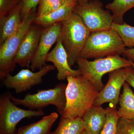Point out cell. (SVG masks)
<instances>
[{
	"mask_svg": "<svg viewBox=\"0 0 134 134\" xmlns=\"http://www.w3.org/2000/svg\"><path fill=\"white\" fill-rule=\"evenodd\" d=\"M106 110V120L99 134H116L120 119L116 106L109 104Z\"/></svg>",
	"mask_w": 134,
	"mask_h": 134,
	"instance_id": "44dd1931",
	"label": "cell"
},
{
	"mask_svg": "<svg viewBox=\"0 0 134 134\" xmlns=\"http://www.w3.org/2000/svg\"><path fill=\"white\" fill-rule=\"evenodd\" d=\"M60 2L62 3L63 5L66 4L67 3L71 2H77V0H60Z\"/></svg>",
	"mask_w": 134,
	"mask_h": 134,
	"instance_id": "f1b7e54d",
	"label": "cell"
},
{
	"mask_svg": "<svg viewBox=\"0 0 134 134\" xmlns=\"http://www.w3.org/2000/svg\"><path fill=\"white\" fill-rule=\"evenodd\" d=\"M67 84L60 83L53 89L40 90L33 94H28L23 98H16L10 95L12 102L16 105L30 110H41L50 105L55 106L61 115L66 105L65 91Z\"/></svg>",
	"mask_w": 134,
	"mask_h": 134,
	"instance_id": "8992f818",
	"label": "cell"
},
{
	"mask_svg": "<svg viewBox=\"0 0 134 134\" xmlns=\"http://www.w3.org/2000/svg\"><path fill=\"white\" fill-rule=\"evenodd\" d=\"M125 47L119 34L111 28L91 32L79 58L88 59L120 55Z\"/></svg>",
	"mask_w": 134,
	"mask_h": 134,
	"instance_id": "7a4b0ae2",
	"label": "cell"
},
{
	"mask_svg": "<svg viewBox=\"0 0 134 134\" xmlns=\"http://www.w3.org/2000/svg\"><path fill=\"white\" fill-rule=\"evenodd\" d=\"M62 5L60 0H41L38 7L37 16L48 14L59 8Z\"/></svg>",
	"mask_w": 134,
	"mask_h": 134,
	"instance_id": "603a6c76",
	"label": "cell"
},
{
	"mask_svg": "<svg viewBox=\"0 0 134 134\" xmlns=\"http://www.w3.org/2000/svg\"><path fill=\"white\" fill-rule=\"evenodd\" d=\"M58 116L57 113H51L38 121L21 127L15 134H50L51 128Z\"/></svg>",
	"mask_w": 134,
	"mask_h": 134,
	"instance_id": "e0dca14e",
	"label": "cell"
},
{
	"mask_svg": "<svg viewBox=\"0 0 134 134\" xmlns=\"http://www.w3.org/2000/svg\"><path fill=\"white\" fill-rule=\"evenodd\" d=\"M7 93L0 98V134H15L16 127L25 118L40 117L44 115L42 110H26L18 107Z\"/></svg>",
	"mask_w": 134,
	"mask_h": 134,
	"instance_id": "ba28073f",
	"label": "cell"
},
{
	"mask_svg": "<svg viewBox=\"0 0 134 134\" xmlns=\"http://www.w3.org/2000/svg\"><path fill=\"white\" fill-rule=\"evenodd\" d=\"M91 33L81 17L75 12L61 23L60 36L70 66L76 63Z\"/></svg>",
	"mask_w": 134,
	"mask_h": 134,
	"instance_id": "3957f363",
	"label": "cell"
},
{
	"mask_svg": "<svg viewBox=\"0 0 134 134\" xmlns=\"http://www.w3.org/2000/svg\"><path fill=\"white\" fill-rule=\"evenodd\" d=\"M74 12L81 17L91 33L111 29L114 23L110 10L103 8L99 0L76 5Z\"/></svg>",
	"mask_w": 134,
	"mask_h": 134,
	"instance_id": "52a82bcc",
	"label": "cell"
},
{
	"mask_svg": "<svg viewBox=\"0 0 134 134\" xmlns=\"http://www.w3.org/2000/svg\"><path fill=\"white\" fill-rule=\"evenodd\" d=\"M41 0H22L23 5L21 12L22 19L30 14L36 13L37 6Z\"/></svg>",
	"mask_w": 134,
	"mask_h": 134,
	"instance_id": "d4e9b609",
	"label": "cell"
},
{
	"mask_svg": "<svg viewBox=\"0 0 134 134\" xmlns=\"http://www.w3.org/2000/svg\"><path fill=\"white\" fill-rule=\"evenodd\" d=\"M119 103L118 113L120 118L134 120V93L126 82L123 85Z\"/></svg>",
	"mask_w": 134,
	"mask_h": 134,
	"instance_id": "ac0fdd59",
	"label": "cell"
},
{
	"mask_svg": "<svg viewBox=\"0 0 134 134\" xmlns=\"http://www.w3.org/2000/svg\"><path fill=\"white\" fill-rule=\"evenodd\" d=\"M131 61V63H132V67L134 68V63L132 62L131 61Z\"/></svg>",
	"mask_w": 134,
	"mask_h": 134,
	"instance_id": "1f68e13d",
	"label": "cell"
},
{
	"mask_svg": "<svg viewBox=\"0 0 134 134\" xmlns=\"http://www.w3.org/2000/svg\"><path fill=\"white\" fill-rule=\"evenodd\" d=\"M134 7V0H113L105 8L112 13L114 23L122 24L124 23L123 16L128 10Z\"/></svg>",
	"mask_w": 134,
	"mask_h": 134,
	"instance_id": "ffe728a7",
	"label": "cell"
},
{
	"mask_svg": "<svg viewBox=\"0 0 134 134\" xmlns=\"http://www.w3.org/2000/svg\"><path fill=\"white\" fill-rule=\"evenodd\" d=\"M111 28L119 34L126 47H134V26L125 23L122 24L113 23Z\"/></svg>",
	"mask_w": 134,
	"mask_h": 134,
	"instance_id": "7402d4cb",
	"label": "cell"
},
{
	"mask_svg": "<svg viewBox=\"0 0 134 134\" xmlns=\"http://www.w3.org/2000/svg\"><path fill=\"white\" fill-rule=\"evenodd\" d=\"M55 68L54 65L46 64L37 72L22 69L15 75H8L4 79L3 84L8 88L14 89L16 93H21L41 84L43 77Z\"/></svg>",
	"mask_w": 134,
	"mask_h": 134,
	"instance_id": "30bf717a",
	"label": "cell"
},
{
	"mask_svg": "<svg viewBox=\"0 0 134 134\" xmlns=\"http://www.w3.org/2000/svg\"><path fill=\"white\" fill-rule=\"evenodd\" d=\"M37 14L32 13L23 19L18 30L8 38L0 46V77L5 79L16 65L15 59L23 40L31 26Z\"/></svg>",
	"mask_w": 134,
	"mask_h": 134,
	"instance_id": "5b68a950",
	"label": "cell"
},
{
	"mask_svg": "<svg viewBox=\"0 0 134 134\" xmlns=\"http://www.w3.org/2000/svg\"><path fill=\"white\" fill-rule=\"evenodd\" d=\"M22 1L5 16L0 18V45L18 30L21 24Z\"/></svg>",
	"mask_w": 134,
	"mask_h": 134,
	"instance_id": "5bb4252c",
	"label": "cell"
},
{
	"mask_svg": "<svg viewBox=\"0 0 134 134\" xmlns=\"http://www.w3.org/2000/svg\"><path fill=\"white\" fill-rule=\"evenodd\" d=\"M65 91L66 105L61 116L82 118L93 105L99 91L81 75L69 76Z\"/></svg>",
	"mask_w": 134,
	"mask_h": 134,
	"instance_id": "6da1fadb",
	"label": "cell"
},
{
	"mask_svg": "<svg viewBox=\"0 0 134 134\" xmlns=\"http://www.w3.org/2000/svg\"><path fill=\"white\" fill-rule=\"evenodd\" d=\"M85 129L91 134H99L106 120V110L101 106L93 105L83 116Z\"/></svg>",
	"mask_w": 134,
	"mask_h": 134,
	"instance_id": "2e32d148",
	"label": "cell"
},
{
	"mask_svg": "<svg viewBox=\"0 0 134 134\" xmlns=\"http://www.w3.org/2000/svg\"><path fill=\"white\" fill-rule=\"evenodd\" d=\"M22 0H0V18L7 15Z\"/></svg>",
	"mask_w": 134,
	"mask_h": 134,
	"instance_id": "484cf974",
	"label": "cell"
},
{
	"mask_svg": "<svg viewBox=\"0 0 134 134\" xmlns=\"http://www.w3.org/2000/svg\"><path fill=\"white\" fill-rule=\"evenodd\" d=\"M116 134H134V120L120 118Z\"/></svg>",
	"mask_w": 134,
	"mask_h": 134,
	"instance_id": "cb8c5ba5",
	"label": "cell"
},
{
	"mask_svg": "<svg viewBox=\"0 0 134 134\" xmlns=\"http://www.w3.org/2000/svg\"><path fill=\"white\" fill-rule=\"evenodd\" d=\"M85 129L82 118L71 119L62 116L58 127L50 134H81Z\"/></svg>",
	"mask_w": 134,
	"mask_h": 134,
	"instance_id": "d6986e66",
	"label": "cell"
},
{
	"mask_svg": "<svg viewBox=\"0 0 134 134\" xmlns=\"http://www.w3.org/2000/svg\"><path fill=\"white\" fill-rule=\"evenodd\" d=\"M42 30L31 25L23 40L16 55L15 62L21 67H29L32 61L39 43Z\"/></svg>",
	"mask_w": 134,
	"mask_h": 134,
	"instance_id": "7c38bea8",
	"label": "cell"
},
{
	"mask_svg": "<svg viewBox=\"0 0 134 134\" xmlns=\"http://www.w3.org/2000/svg\"><path fill=\"white\" fill-rule=\"evenodd\" d=\"M126 82L134 88V68L132 67L127 77Z\"/></svg>",
	"mask_w": 134,
	"mask_h": 134,
	"instance_id": "83f0119b",
	"label": "cell"
},
{
	"mask_svg": "<svg viewBox=\"0 0 134 134\" xmlns=\"http://www.w3.org/2000/svg\"><path fill=\"white\" fill-rule=\"evenodd\" d=\"M76 63L81 75L99 92L105 86L102 80L104 75L115 70L132 67L130 60L120 55L98 58L93 61L79 58Z\"/></svg>",
	"mask_w": 134,
	"mask_h": 134,
	"instance_id": "277c9868",
	"label": "cell"
},
{
	"mask_svg": "<svg viewBox=\"0 0 134 134\" xmlns=\"http://www.w3.org/2000/svg\"><path fill=\"white\" fill-rule=\"evenodd\" d=\"M132 67L122 68L109 73L108 82L99 92L93 105L101 106L105 103L117 106L119 102L121 88L129 74Z\"/></svg>",
	"mask_w": 134,
	"mask_h": 134,
	"instance_id": "9c48e42d",
	"label": "cell"
},
{
	"mask_svg": "<svg viewBox=\"0 0 134 134\" xmlns=\"http://www.w3.org/2000/svg\"><path fill=\"white\" fill-rule=\"evenodd\" d=\"M93 0H77V3H86L89 2Z\"/></svg>",
	"mask_w": 134,
	"mask_h": 134,
	"instance_id": "f546056e",
	"label": "cell"
},
{
	"mask_svg": "<svg viewBox=\"0 0 134 134\" xmlns=\"http://www.w3.org/2000/svg\"><path fill=\"white\" fill-rule=\"evenodd\" d=\"M122 55L127 59L134 63V48H126Z\"/></svg>",
	"mask_w": 134,
	"mask_h": 134,
	"instance_id": "4316f807",
	"label": "cell"
},
{
	"mask_svg": "<svg viewBox=\"0 0 134 134\" xmlns=\"http://www.w3.org/2000/svg\"><path fill=\"white\" fill-rule=\"evenodd\" d=\"M77 3V2L67 3L48 14L37 16L34 20L33 24L46 28L57 23H62L74 13V9Z\"/></svg>",
	"mask_w": 134,
	"mask_h": 134,
	"instance_id": "9a60e30c",
	"label": "cell"
},
{
	"mask_svg": "<svg viewBox=\"0 0 134 134\" xmlns=\"http://www.w3.org/2000/svg\"><path fill=\"white\" fill-rule=\"evenodd\" d=\"M61 29V23H59L42 30L38 47L31 63L32 71L41 69L46 65L47 56L60 35Z\"/></svg>",
	"mask_w": 134,
	"mask_h": 134,
	"instance_id": "8fae6325",
	"label": "cell"
},
{
	"mask_svg": "<svg viewBox=\"0 0 134 134\" xmlns=\"http://www.w3.org/2000/svg\"><path fill=\"white\" fill-rule=\"evenodd\" d=\"M46 62L52 63L57 69V78L59 81H64L69 76H77L81 75L79 69H72L70 66L68 55L63 45L60 35L56 41L55 46L48 53Z\"/></svg>",
	"mask_w": 134,
	"mask_h": 134,
	"instance_id": "4fadbf2b",
	"label": "cell"
},
{
	"mask_svg": "<svg viewBox=\"0 0 134 134\" xmlns=\"http://www.w3.org/2000/svg\"><path fill=\"white\" fill-rule=\"evenodd\" d=\"M81 134H91L89 132L88 130H86V129H85L84 130L83 132H82Z\"/></svg>",
	"mask_w": 134,
	"mask_h": 134,
	"instance_id": "4dcf8cb0",
	"label": "cell"
}]
</instances>
